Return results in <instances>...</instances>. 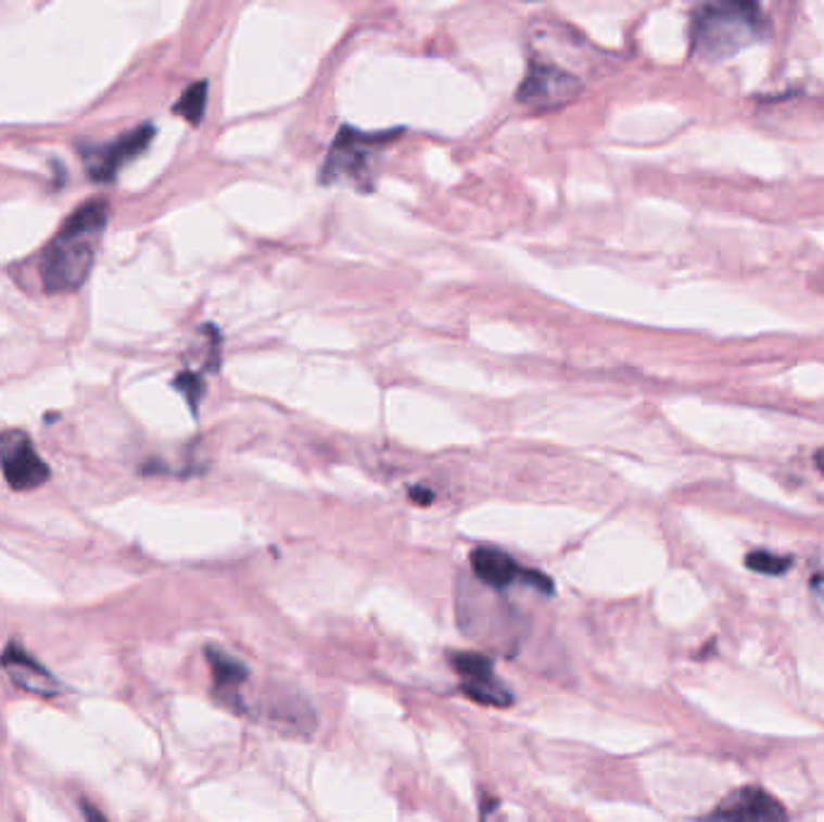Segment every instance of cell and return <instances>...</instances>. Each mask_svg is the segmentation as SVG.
Here are the masks:
<instances>
[{"instance_id": "9a60e30c", "label": "cell", "mask_w": 824, "mask_h": 822, "mask_svg": "<svg viewBox=\"0 0 824 822\" xmlns=\"http://www.w3.org/2000/svg\"><path fill=\"white\" fill-rule=\"evenodd\" d=\"M80 808H83V815H85V820H87V822H109V820H106V815H104V813H102V810H99L97 806H92V804L83 801V804H80Z\"/></svg>"}, {"instance_id": "52a82bcc", "label": "cell", "mask_w": 824, "mask_h": 822, "mask_svg": "<svg viewBox=\"0 0 824 822\" xmlns=\"http://www.w3.org/2000/svg\"><path fill=\"white\" fill-rule=\"evenodd\" d=\"M0 464L13 490H35L49 480V466L35 452L25 432L13 430L0 434Z\"/></svg>"}, {"instance_id": "8992f818", "label": "cell", "mask_w": 824, "mask_h": 822, "mask_svg": "<svg viewBox=\"0 0 824 822\" xmlns=\"http://www.w3.org/2000/svg\"><path fill=\"white\" fill-rule=\"evenodd\" d=\"M448 663L460 675V687L470 699L490 707H511L514 695L494 673L487 656L476 652H454L448 654Z\"/></svg>"}, {"instance_id": "277c9868", "label": "cell", "mask_w": 824, "mask_h": 822, "mask_svg": "<svg viewBox=\"0 0 824 822\" xmlns=\"http://www.w3.org/2000/svg\"><path fill=\"white\" fill-rule=\"evenodd\" d=\"M581 90L576 75L545 59H531L519 90V102L533 109H553L574 100Z\"/></svg>"}, {"instance_id": "7c38bea8", "label": "cell", "mask_w": 824, "mask_h": 822, "mask_svg": "<svg viewBox=\"0 0 824 822\" xmlns=\"http://www.w3.org/2000/svg\"><path fill=\"white\" fill-rule=\"evenodd\" d=\"M207 104V83H195L181 94V100L174 106V112L181 114L191 124H201Z\"/></svg>"}, {"instance_id": "30bf717a", "label": "cell", "mask_w": 824, "mask_h": 822, "mask_svg": "<svg viewBox=\"0 0 824 822\" xmlns=\"http://www.w3.org/2000/svg\"><path fill=\"white\" fill-rule=\"evenodd\" d=\"M0 666L10 675L17 687L27 690L39 697H56L61 695V681L53 675L47 666H41L35 656H29L20 644H8V649L0 656Z\"/></svg>"}, {"instance_id": "5b68a950", "label": "cell", "mask_w": 824, "mask_h": 822, "mask_svg": "<svg viewBox=\"0 0 824 822\" xmlns=\"http://www.w3.org/2000/svg\"><path fill=\"white\" fill-rule=\"evenodd\" d=\"M470 565L480 582L487 584L490 589L504 591L514 584H525L543 591V594L553 591V582H549L545 574L519 565L511 555L497 551V547H478V551H472Z\"/></svg>"}, {"instance_id": "7a4b0ae2", "label": "cell", "mask_w": 824, "mask_h": 822, "mask_svg": "<svg viewBox=\"0 0 824 822\" xmlns=\"http://www.w3.org/2000/svg\"><path fill=\"white\" fill-rule=\"evenodd\" d=\"M762 35L764 17L755 3H709L692 20V51L705 61H723Z\"/></svg>"}, {"instance_id": "4fadbf2b", "label": "cell", "mask_w": 824, "mask_h": 822, "mask_svg": "<svg viewBox=\"0 0 824 822\" xmlns=\"http://www.w3.org/2000/svg\"><path fill=\"white\" fill-rule=\"evenodd\" d=\"M745 565L757 574L778 577V574L788 572V567L794 565V560H790V557H786V555H776V553H769V551H755L745 557Z\"/></svg>"}, {"instance_id": "8fae6325", "label": "cell", "mask_w": 824, "mask_h": 822, "mask_svg": "<svg viewBox=\"0 0 824 822\" xmlns=\"http://www.w3.org/2000/svg\"><path fill=\"white\" fill-rule=\"evenodd\" d=\"M205 654H207V663H211L215 687L219 697H223V703L241 705L237 693H239V687L249 681V668L239 659H234V656H229L227 652L215 649V646H211Z\"/></svg>"}, {"instance_id": "ba28073f", "label": "cell", "mask_w": 824, "mask_h": 822, "mask_svg": "<svg viewBox=\"0 0 824 822\" xmlns=\"http://www.w3.org/2000/svg\"><path fill=\"white\" fill-rule=\"evenodd\" d=\"M701 822H788L786 808L757 786L728 794Z\"/></svg>"}, {"instance_id": "3957f363", "label": "cell", "mask_w": 824, "mask_h": 822, "mask_svg": "<svg viewBox=\"0 0 824 822\" xmlns=\"http://www.w3.org/2000/svg\"><path fill=\"white\" fill-rule=\"evenodd\" d=\"M393 134H362L357 128H340L324 164V181H355L371 177V157Z\"/></svg>"}, {"instance_id": "2e32d148", "label": "cell", "mask_w": 824, "mask_h": 822, "mask_svg": "<svg viewBox=\"0 0 824 822\" xmlns=\"http://www.w3.org/2000/svg\"><path fill=\"white\" fill-rule=\"evenodd\" d=\"M812 594H815L817 600L824 606V577L812 579Z\"/></svg>"}, {"instance_id": "5bb4252c", "label": "cell", "mask_w": 824, "mask_h": 822, "mask_svg": "<svg viewBox=\"0 0 824 822\" xmlns=\"http://www.w3.org/2000/svg\"><path fill=\"white\" fill-rule=\"evenodd\" d=\"M174 387H177V391H181L186 401H189L191 408L195 410L198 401H201L203 396V381L198 375H193V371H181V375L177 377V381H174Z\"/></svg>"}, {"instance_id": "6da1fadb", "label": "cell", "mask_w": 824, "mask_h": 822, "mask_svg": "<svg viewBox=\"0 0 824 822\" xmlns=\"http://www.w3.org/2000/svg\"><path fill=\"white\" fill-rule=\"evenodd\" d=\"M106 217L109 205L104 201H90L63 223L39 263V276L47 292L80 290L94 266V237L102 235Z\"/></svg>"}, {"instance_id": "9c48e42d", "label": "cell", "mask_w": 824, "mask_h": 822, "mask_svg": "<svg viewBox=\"0 0 824 822\" xmlns=\"http://www.w3.org/2000/svg\"><path fill=\"white\" fill-rule=\"evenodd\" d=\"M152 136H155V126L142 124L136 130H128V134H124L114 142H106V146H99V148H92L90 152H85L87 174H90V179L112 181L116 177V172L124 167L126 162L136 160L140 152L150 146Z\"/></svg>"}, {"instance_id": "e0dca14e", "label": "cell", "mask_w": 824, "mask_h": 822, "mask_svg": "<svg viewBox=\"0 0 824 822\" xmlns=\"http://www.w3.org/2000/svg\"><path fill=\"white\" fill-rule=\"evenodd\" d=\"M815 464H817V468L824 473V448H820V452L815 454Z\"/></svg>"}]
</instances>
